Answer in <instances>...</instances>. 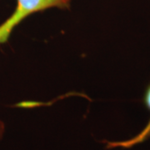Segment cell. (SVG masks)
I'll return each instance as SVG.
<instances>
[{
	"label": "cell",
	"mask_w": 150,
	"mask_h": 150,
	"mask_svg": "<svg viewBox=\"0 0 150 150\" xmlns=\"http://www.w3.org/2000/svg\"><path fill=\"white\" fill-rule=\"evenodd\" d=\"M70 0H17L15 11L24 18L34 13L52 8H68Z\"/></svg>",
	"instance_id": "cell-1"
},
{
	"label": "cell",
	"mask_w": 150,
	"mask_h": 150,
	"mask_svg": "<svg viewBox=\"0 0 150 150\" xmlns=\"http://www.w3.org/2000/svg\"><path fill=\"white\" fill-rule=\"evenodd\" d=\"M142 102L146 108L150 112V82L145 88L144 93ZM150 139V118L147 124L144 129L140 131L137 135L124 141L119 142H106V149H115V148H123V149H130L135 145L140 144Z\"/></svg>",
	"instance_id": "cell-2"
},
{
	"label": "cell",
	"mask_w": 150,
	"mask_h": 150,
	"mask_svg": "<svg viewBox=\"0 0 150 150\" xmlns=\"http://www.w3.org/2000/svg\"><path fill=\"white\" fill-rule=\"evenodd\" d=\"M4 132H5V124L2 120H0V139L3 138Z\"/></svg>",
	"instance_id": "cell-3"
}]
</instances>
